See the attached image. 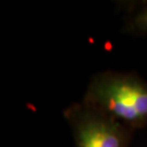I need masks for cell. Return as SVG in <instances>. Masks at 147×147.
<instances>
[{"instance_id":"cell-1","label":"cell","mask_w":147,"mask_h":147,"mask_svg":"<svg viewBox=\"0 0 147 147\" xmlns=\"http://www.w3.org/2000/svg\"><path fill=\"white\" fill-rule=\"evenodd\" d=\"M86 104L117 121L141 125L147 120V84L130 74H100L89 85Z\"/></svg>"},{"instance_id":"cell-2","label":"cell","mask_w":147,"mask_h":147,"mask_svg":"<svg viewBox=\"0 0 147 147\" xmlns=\"http://www.w3.org/2000/svg\"><path fill=\"white\" fill-rule=\"evenodd\" d=\"M76 147H124L125 134L119 121L92 106L68 113Z\"/></svg>"},{"instance_id":"cell-3","label":"cell","mask_w":147,"mask_h":147,"mask_svg":"<svg viewBox=\"0 0 147 147\" xmlns=\"http://www.w3.org/2000/svg\"><path fill=\"white\" fill-rule=\"evenodd\" d=\"M136 25L140 28H142L144 31H147V8L137 16L136 18Z\"/></svg>"}]
</instances>
